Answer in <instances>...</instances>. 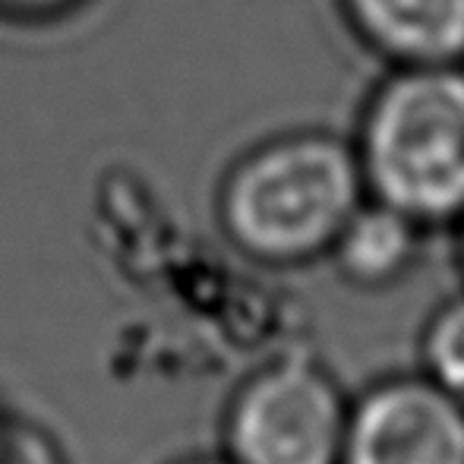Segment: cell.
<instances>
[{
  "instance_id": "3957f363",
  "label": "cell",
  "mask_w": 464,
  "mask_h": 464,
  "mask_svg": "<svg viewBox=\"0 0 464 464\" xmlns=\"http://www.w3.org/2000/svg\"><path fill=\"white\" fill-rule=\"evenodd\" d=\"M348 414L338 385L306 361L266 367L227 414L234 464H342Z\"/></svg>"
},
{
  "instance_id": "9c48e42d",
  "label": "cell",
  "mask_w": 464,
  "mask_h": 464,
  "mask_svg": "<svg viewBox=\"0 0 464 464\" xmlns=\"http://www.w3.org/2000/svg\"><path fill=\"white\" fill-rule=\"evenodd\" d=\"M10 4H23V6H44V4H57V0H10Z\"/></svg>"
},
{
  "instance_id": "277c9868",
  "label": "cell",
  "mask_w": 464,
  "mask_h": 464,
  "mask_svg": "<svg viewBox=\"0 0 464 464\" xmlns=\"http://www.w3.org/2000/svg\"><path fill=\"white\" fill-rule=\"evenodd\" d=\"M342 464H464V404L433 379H392L348 414Z\"/></svg>"
},
{
  "instance_id": "7a4b0ae2",
  "label": "cell",
  "mask_w": 464,
  "mask_h": 464,
  "mask_svg": "<svg viewBox=\"0 0 464 464\" xmlns=\"http://www.w3.org/2000/svg\"><path fill=\"white\" fill-rule=\"evenodd\" d=\"M357 159L376 202L417 225L464 215V70L459 63L398 70L363 117Z\"/></svg>"
},
{
  "instance_id": "30bf717a",
  "label": "cell",
  "mask_w": 464,
  "mask_h": 464,
  "mask_svg": "<svg viewBox=\"0 0 464 464\" xmlns=\"http://www.w3.org/2000/svg\"><path fill=\"white\" fill-rule=\"evenodd\" d=\"M193 464H234V461H193Z\"/></svg>"
},
{
  "instance_id": "6da1fadb",
  "label": "cell",
  "mask_w": 464,
  "mask_h": 464,
  "mask_svg": "<svg viewBox=\"0 0 464 464\" xmlns=\"http://www.w3.org/2000/svg\"><path fill=\"white\" fill-rule=\"evenodd\" d=\"M363 193L354 149L323 133L287 136L240 161L225 184L221 218L250 256L304 263L335 246Z\"/></svg>"
},
{
  "instance_id": "8992f818",
  "label": "cell",
  "mask_w": 464,
  "mask_h": 464,
  "mask_svg": "<svg viewBox=\"0 0 464 464\" xmlns=\"http://www.w3.org/2000/svg\"><path fill=\"white\" fill-rule=\"evenodd\" d=\"M417 221L385 202L361 206L332 246L338 269L357 285L395 281L417 253Z\"/></svg>"
},
{
  "instance_id": "52a82bcc",
  "label": "cell",
  "mask_w": 464,
  "mask_h": 464,
  "mask_svg": "<svg viewBox=\"0 0 464 464\" xmlns=\"http://www.w3.org/2000/svg\"><path fill=\"white\" fill-rule=\"evenodd\" d=\"M430 379L464 404V297L452 300L433 316L423 338Z\"/></svg>"
},
{
  "instance_id": "5b68a950",
  "label": "cell",
  "mask_w": 464,
  "mask_h": 464,
  "mask_svg": "<svg viewBox=\"0 0 464 464\" xmlns=\"http://www.w3.org/2000/svg\"><path fill=\"white\" fill-rule=\"evenodd\" d=\"M351 23L401 67L464 61V0H344Z\"/></svg>"
},
{
  "instance_id": "ba28073f",
  "label": "cell",
  "mask_w": 464,
  "mask_h": 464,
  "mask_svg": "<svg viewBox=\"0 0 464 464\" xmlns=\"http://www.w3.org/2000/svg\"><path fill=\"white\" fill-rule=\"evenodd\" d=\"M0 464H63L61 449L35 423L0 417Z\"/></svg>"
}]
</instances>
